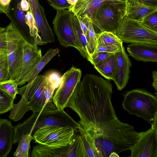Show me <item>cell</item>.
I'll return each instance as SVG.
<instances>
[{"label":"cell","instance_id":"13","mask_svg":"<svg viewBox=\"0 0 157 157\" xmlns=\"http://www.w3.org/2000/svg\"><path fill=\"white\" fill-rule=\"evenodd\" d=\"M111 4L118 9L124 16L127 10V0H78L69 10L78 18L92 19L97 9L105 4Z\"/></svg>","mask_w":157,"mask_h":157},{"label":"cell","instance_id":"51","mask_svg":"<svg viewBox=\"0 0 157 157\" xmlns=\"http://www.w3.org/2000/svg\"><path fill=\"white\" fill-rule=\"evenodd\" d=\"M1 54H0V55Z\"/></svg>","mask_w":157,"mask_h":157},{"label":"cell","instance_id":"8","mask_svg":"<svg viewBox=\"0 0 157 157\" xmlns=\"http://www.w3.org/2000/svg\"><path fill=\"white\" fill-rule=\"evenodd\" d=\"M7 30L8 70L10 79L16 80L21 73L22 64V38L11 22Z\"/></svg>","mask_w":157,"mask_h":157},{"label":"cell","instance_id":"28","mask_svg":"<svg viewBox=\"0 0 157 157\" xmlns=\"http://www.w3.org/2000/svg\"><path fill=\"white\" fill-rule=\"evenodd\" d=\"M81 20L85 24L88 29L89 38L88 52L90 57L95 51L97 35L94 31L92 21L90 18H86Z\"/></svg>","mask_w":157,"mask_h":157},{"label":"cell","instance_id":"2","mask_svg":"<svg viewBox=\"0 0 157 157\" xmlns=\"http://www.w3.org/2000/svg\"><path fill=\"white\" fill-rule=\"evenodd\" d=\"M53 125L69 126L77 132L80 124L64 109L57 108L52 101L48 102L41 111L33 113L22 123H19L13 128V143H18L23 136L28 134L33 135L41 127Z\"/></svg>","mask_w":157,"mask_h":157},{"label":"cell","instance_id":"22","mask_svg":"<svg viewBox=\"0 0 157 157\" xmlns=\"http://www.w3.org/2000/svg\"><path fill=\"white\" fill-rule=\"evenodd\" d=\"M91 135L99 157H109L115 149L113 144L109 138L101 131L88 132Z\"/></svg>","mask_w":157,"mask_h":157},{"label":"cell","instance_id":"7","mask_svg":"<svg viewBox=\"0 0 157 157\" xmlns=\"http://www.w3.org/2000/svg\"><path fill=\"white\" fill-rule=\"evenodd\" d=\"M116 34L122 42L157 45V32L145 26L141 22L123 17Z\"/></svg>","mask_w":157,"mask_h":157},{"label":"cell","instance_id":"37","mask_svg":"<svg viewBox=\"0 0 157 157\" xmlns=\"http://www.w3.org/2000/svg\"><path fill=\"white\" fill-rule=\"evenodd\" d=\"M55 90L53 85L49 82L45 86L44 89V92L47 103L48 102L52 101Z\"/></svg>","mask_w":157,"mask_h":157},{"label":"cell","instance_id":"16","mask_svg":"<svg viewBox=\"0 0 157 157\" xmlns=\"http://www.w3.org/2000/svg\"><path fill=\"white\" fill-rule=\"evenodd\" d=\"M23 56L22 67L20 74L15 80L18 84L32 70L42 57L40 49L36 44H32L22 38Z\"/></svg>","mask_w":157,"mask_h":157},{"label":"cell","instance_id":"46","mask_svg":"<svg viewBox=\"0 0 157 157\" xmlns=\"http://www.w3.org/2000/svg\"><path fill=\"white\" fill-rule=\"evenodd\" d=\"M7 60V54H1L0 55V64Z\"/></svg>","mask_w":157,"mask_h":157},{"label":"cell","instance_id":"30","mask_svg":"<svg viewBox=\"0 0 157 157\" xmlns=\"http://www.w3.org/2000/svg\"><path fill=\"white\" fill-rule=\"evenodd\" d=\"M14 98L0 89V114L10 110L13 107Z\"/></svg>","mask_w":157,"mask_h":157},{"label":"cell","instance_id":"45","mask_svg":"<svg viewBox=\"0 0 157 157\" xmlns=\"http://www.w3.org/2000/svg\"><path fill=\"white\" fill-rule=\"evenodd\" d=\"M147 4L157 6V0H135Z\"/></svg>","mask_w":157,"mask_h":157},{"label":"cell","instance_id":"42","mask_svg":"<svg viewBox=\"0 0 157 157\" xmlns=\"http://www.w3.org/2000/svg\"><path fill=\"white\" fill-rule=\"evenodd\" d=\"M79 23L81 26V28L84 33V35L86 37L88 44L89 42V35L88 33V31L87 27L85 24L81 20L79 19H78Z\"/></svg>","mask_w":157,"mask_h":157},{"label":"cell","instance_id":"27","mask_svg":"<svg viewBox=\"0 0 157 157\" xmlns=\"http://www.w3.org/2000/svg\"><path fill=\"white\" fill-rule=\"evenodd\" d=\"M33 139V136L30 134L26 135L19 141L18 147L13 155L16 157H28L30 143Z\"/></svg>","mask_w":157,"mask_h":157},{"label":"cell","instance_id":"14","mask_svg":"<svg viewBox=\"0 0 157 157\" xmlns=\"http://www.w3.org/2000/svg\"><path fill=\"white\" fill-rule=\"evenodd\" d=\"M130 150L131 157H157V134L151 128L140 132Z\"/></svg>","mask_w":157,"mask_h":157},{"label":"cell","instance_id":"38","mask_svg":"<svg viewBox=\"0 0 157 157\" xmlns=\"http://www.w3.org/2000/svg\"><path fill=\"white\" fill-rule=\"evenodd\" d=\"M11 0H0V13L6 14L9 10Z\"/></svg>","mask_w":157,"mask_h":157},{"label":"cell","instance_id":"4","mask_svg":"<svg viewBox=\"0 0 157 157\" xmlns=\"http://www.w3.org/2000/svg\"><path fill=\"white\" fill-rule=\"evenodd\" d=\"M123 109L152 125L157 117V98L154 94L142 89L127 92L122 102Z\"/></svg>","mask_w":157,"mask_h":157},{"label":"cell","instance_id":"19","mask_svg":"<svg viewBox=\"0 0 157 157\" xmlns=\"http://www.w3.org/2000/svg\"><path fill=\"white\" fill-rule=\"evenodd\" d=\"M125 15L131 20L142 22L147 15L157 12V6L147 4L135 0H127Z\"/></svg>","mask_w":157,"mask_h":157},{"label":"cell","instance_id":"10","mask_svg":"<svg viewBox=\"0 0 157 157\" xmlns=\"http://www.w3.org/2000/svg\"><path fill=\"white\" fill-rule=\"evenodd\" d=\"M124 16L112 4L101 5L97 9L91 19L95 32L99 34L108 32L116 34Z\"/></svg>","mask_w":157,"mask_h":157},{"label":"cell","instance_id":"21","mask_svg":"<svg viewBox=\"0 0 157 157\" xmlns=\"http://www.w3.org/2000/svg\"><path fill=\"white\" fill-rule=\"evenodd\" d=\"M33 16L36 23L38 34L43 44L55 42V37L46 19L44 10L39 3L36 13Z\"/></svg>","mask_w":157,"mask_h":157},{"label":"cell","instance_id":"25","mask_svg":"<svg viewBox=\"0 0 157 157\" xmlns=\"http://www.w3.org/2000/svg\"><path fill=\"white\" fill-rule=\"evenodd\" d=\"M95 47L116 46L122 47L123 42L116 35L110 32H104L97 34Z\"/></svg>","mask_w":157,"mask_h":157},{"label":"cell","instance_id":"5","mask_svg":"<svg viewBox=\"0 0 157 157\" xmlns=\"http://www.w3.org/2000/svg\"><path fill=\"white\" fill-rule=\"evenodd\" d=\"M72 16V13L69 10L57 11L53 21L54 32L61 45L75 48L89 61L90 56L83 48L75 31Z\"/></svg>","mask_w":157,"mask_h":157},{"label":"cell","instance_id":"32","mask_svg":"<svg viewBox=\"0 0 157 157\" xmlns=\"http://www.w3.org/2000/svg\"><path fill=\"white\" fill-rule=\"evenodd\" d=\"M141 22L149 29L157 32V12H154L147 15Z\"/></svg>","mask_w":157,"mask_h":157},{"label":"cell","instance_id":"43","mask_svg":"<svg viewBox=\"0 0 157 157\" xmlns=\"http://www.w3.org/2000/svg\"><path fill=\"white\" fill-rule=\"evenodd\" d=\"M152 73L153 79L152 85L155 90V94L156 95L157 91V72L156 71L153 70Z\"/></svg>","mask_w":157,"mask_h":157},{"label":"cell","instance_id":"35","mask_svg":"<svg viewBox=\"0 0 157 157\" xmlns=\"http://www.w3.org/2000/svg\"><path fill=\"white\" fill-rule=\"evenodd\" d=\"M113 53L104 52L94 53L90 56L89 61L94 66Z\"/></svg>","mask_w":157,"mask_h":157},{"label":"cell","instance_id":"49","mask_svg":"<svg viewBox=\"0 0 157 157\" xmlns=\"http://www.w3.org/2000/svg\"><path fill=\"white\" fill-rule=\"evenodd\" d=\"M67 0V2L71 5V7L73 6L74 5H75L78 1V0Z\"/></svg>","mask_w":157,"mask_h":157},{"label":"cell","instance_id":"48","mask_svg":"<svg viewBox=\"0 0 157 157\" xmlns=\"http://www.w3.org/2000/svg\"><path fill=\"white\" fill-rule=\"evenodd\" d=\"M8 67L7 60L4 63L0 64V71Z\"/></svg>","mask_w":157,"mask_h":157},{"label":"cell","instance_id":"31","mask_svg":"<svg viewBox=\"0 0 157 157\" xmlns=\"http://www.w3.org/2000/svg\"><path fill=\"white\" fill-rule=\"evenodd\" d=\"M18 84L15 80L9 79L0 83V89L14 99L18 94Z\"/></svg>","mask_w":157,"mask_h":157},{"label":"cell","instance_id":"41","mask_svg":"<svg viewBox=\"0 0 157 157\" xmlns=\"http://www.w3.org/2000/svg\"><path fill=\"white\" fill-rule=\"evenodd\" d=\"M10 76L8 68L0 71V83L9 79Z\"/></svg>","mask_w":157,"mask_h":157},{"label":"cell","instance_id":"23","mask_svg":"<svg viewBox=\"0 0 157 157\" xmlns=\"http://www.w3.org/2000/svg\"><path fill=\"white\" fill-rule=\"evenodd\" d=\"M59 52L58 48L49 49L32 70L20 81L18 86H21L26 82L29 84L33 81L46 64Z\"/></svg>","mask_w":157,"mask_h":157},{"label":"cell","instance_id":"3","mask_svg":"<svg viewBox=\"0 0 157 157\" xmlns=\"http://www.w3.org/2000/svg\"><path fill=\"white\" fill-rule=\"evenodd\" d=\"M48 82V76L40 75L30 83L19 88L18 94L21 98L18 103L13 104L9 118L18 121L30 110L33 113L41 111L47 103L44 89Z\"/></svg>","mask_w":157,"mask_h":157},{"label":"cell","instance_id":"29","mask_svg":"<svg viewBox=\"0 0 157 157\" xmlns=\"http://www.w3.org/2000/svg\"><path fill=\"white\" fill-rule=\"evenodd\" d=\"M72 20L74 28L76 35L83 48L89 54L88 52V44L87 40L81 28L78 18L73 14Z\"/></svg>","mask_w":157,"mask_h":157},{"label":"cell","instance_id":"24","mask_svg":"<svg viewBox=\"0 0 157 157\" xmlns=\"http://www.w3.org/2000/svg\"><path fill=\"white\" fill-rule=\"evenodd\" d=\"M116 53H114L94 65V68L102 76L109 80H112L116 70Z\"/></svg>","mask_w":157,"mask_h":157},{"label":"cell","instance_id":"15","mask_svg":"<svg viewBox=\"0 0 157 157\" xmlns=\"http://www.w3.org/2000/svg\"><path fill=\"white\" fill-rule=\"evenodd\" d=\"M21 0H11L8 13L6 14L21 37L32 44H36L25 21V14L21 6Z\"/></svg>","mask_w":157,"mask_h":157},{"label":"cell","instance_id":"9","mask_svg":"<svg viewBox=\"0 0 157 157\" xmlns=\"http://www.w3.org/2000/svg\"><path fill=\"white\" fill-rule=\"evenodd\" d=\"M33 157H86L80 135L74 134L68 144L60 147H50L38 144L33 147Z\"/></svg>","mask_w":157,"mask_h":157},{"label":"cell","instance_id":"26","mask_svg":"<svg viewBox=\"0 0 157 157\" xmlns=\"http://www.w3.org/2000/svg\"><path fill=\"white\" fill-rule=\"evenodd\" d=\"M25 21L29 27L30 34L34 40L36 44L37 45H43L38 33V29L33 15L30 10L26 12Z\"/></svg>","mask_w":157,"mask_h":157},{"label":"cell","instance_id":"36","mask_svg":"<svg viewBox=\"0 0 157 157\" xmlns=\"http://www.w3.org/2000/svg\"><path fill=\"white\" fill-rule=\"evenodd\" d=\"M122 46L120 47L116 46H96L95 48L94 53L100 52H104L110 53H117L121 50Z\"/></svg>","mask_w":157,"mask_h":157},{"label":"cell","instance_id":"6","mask_svg":"<svg viewBox=\"0 0 157 157\" xmlns=\"http://www.w3.org/2000/svg\"><path fill=\"white\" fill-rule=\"evenodd\" d=\"M100 131L111 140L117 154L130 150L140 133L135 131L133 126L121 122L118 118L110 121Z\"/></svg>","mask_w":157,"mask_h":157},{"label":"cell","instance_id":"20","mask_svg":"<svg viewBox=\"0 0 157 157\" xmlns=\"http://www.w3.org/2000/svg\"><path fill=\"white\" fill-rule=\"evenodd\" d=\"M13 128L10 121L0 119V157H6L11 150Z\"/></svg>","mask_w":157,"mask_h":157},{"label":"cell","instance_id":"44","mask_svg":"<svg viewBox=\"0 0 157 157\" xmlns=\"http://www.w3.org/2000/svg\"><path fill=\"white\" fill-rule=\"evenodd\" d=\"M21 4L22 10L24 12H27L30 10L29 3L26 0H21Z\"/></svg>","mask_w":157,"mask_h":157},{"label":"cell","instance_id":"40","mask_svg":"<svg viewBox=\"0 0 157 157\" xmlns=\"http://www.w3.org/2000/svg\"><path fill=\"white\" fill-rule=\"evenodd\" d=\"M30 10L34 16L36 13L39 3L38 0H28Z\"/></svg>","mask_w":157,"mask_h":157},{"label":"cell","instance_id":"12","mask_svg":"<svg viewBox=\"0 0 157 157\" xmlns=\"http://www.w3.org/2000/svg\"><path fill=\"white\" fill-rule=\"evenodd\" d=\"M81 70L72 67L63 75L62 82L52 98L53 103L60 109H64L76 86L80 81Z\"/></svg>","mask_w":157,"mask_h":157},{"label":"cell","instance_id":"47","mask_svg":"<svg viewBox=\"0 0 157 157\" xmlns=\"http://www.w3.org/2000/svg\"><path fill=\"white\" fill-rule=\"evenodd\" d=\"M157 117L156 118L153 124L151 125V128L153 129L156 133L157 134Z\"/></svg>","mask_w":157,"mask_h":157},{"label":"cell","instance_id":"50","mask_svg":"<svg viewBox=\"0 0 157 157\" xmlns=\"http://www.w3.org/2000/svg\"><path fill=\"white\" fill-rule=\"evenodd\" d=\"M109 157H119V156L118 155V154L116 153L115 152L113 151L112 152L109 156Z\"/></svg>","mask_w":157,"mask_h":157},{"label":"cell","instance_id":"1","mask_svg":"<svg viewBox=\"0 0 157 157\" xmlns=\"http://www.w3.org/2000/svg\"><path fill=\"white\" fill-rule=\"evenodd\" d=\"M112 88L109 81L89 74L76 86L66 107L78 114V123L86 131H98L118 118L111 102Z\"/></svg>","mask_w":157,"mask_h":157},{"label":"cell","instance_id":"39","mask_svg":"<svg viewBox=\"0 0 157 157\" xmlns=\"http://www.w3.org/2000/svg\"><path fill=\"white\" fill-rule=\"evenodd\" d=\"M47 76L48 82L52 85L58 82L61 77L58 73L56 72L51 73Z\"/></svg>","mask_w":157,"mask_h":157},{"label":"cell","instance_id":"11","mask_svg":"<svg viewBox=\"0 0 157 157\" xmlns=\"http://www.w3.org/2000/svg\"><path fill=\"white\" fill-rule=\"evenodd\" d=\"M69 126H45L39 128L33 134L35 143L50 147L67 145L75 133Z\"/></svg>","mask_w":157,"mask_h":157},{"label":"cell","instance_id":"34","mask_svg":"<svg viewBox=\"0 0 157 157\" xmlns=\"http://www.w3.org/2000/svg\"><path fill=\"white\" fill-rule=\"evenodd\" d=\"M7 30L5 28L0 27V54H7Z\"/></svg>","mask_w":157,"mask_h":157},{"label":"cell","instance_id":"33","mask_svg":"<svg viewBox=\"0 0 157 157\" xmlns=\"http://www.w3.org/2000/svg\"><path fill=\"white\" fill-rule=\"evenodd\" d=\"M50 5L56 11L69 10L71 5L67 0H47Z\"/></svg>","mask_w":157,"mask_h":157},{"label":"cell","instance_id":"18","mask_svg":"<svg viewBox=\"0 0 157 157\" xmlns=\"http://www.w3.org/2000/svg\"><path fill=\"white\" fill-rule=\"evenodd\" d=\"M130 56L137 61L157 62V45L131 43L127 47Z\"/></svg>","mask_w":157,"mask_h":157},{"label":"cell","instance_id":"17","mask_svg":"<svg viewBox=\"0 0 157 157\" xmlns=\"http://www.w3.org/2000/svg\"><path fill=\"white\" fill-rule=\"evenodd\" d=\"M116 70L112 80L114 82L118 90L121 91L128 83L132 64L123 45L121 50L116 53Z\"/></svg>","mask_w":157,"mask_h":157}]
</instances>
